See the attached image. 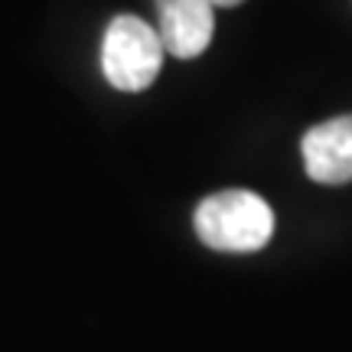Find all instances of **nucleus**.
<instances>
[{"label": "nucleus", "instance_id": "nucleus-1", "mask_svg": "<svg viewBox=\"0 0 352 352\" xmlns=\"http://www.w3.org/2000/svg\"><path fill=\"white\" fill-rule=\"evenodd\" d=\"M192 226L202 245L226 254H248L264 248L274 235L271 206L248 189H226L196 206Z\"/></svg>", "mask_w": 352, "mask_h": 352}, {"label": "nucleus", "instance_id": "nucleus-2", "mask_svg": "<svg viewBox=\"0 0 352 352\" xmlns=\"http://www.w3.org/2000/svg\"><path fill=\"white\" fill-rule=\"evenodd\" d=\"M164 39L140 16H114L101 39V72L118 91H144L160 76Z\"/></svg>", "mask_w": 352, "mask_h": 352}, {"label": "nucleus", "instance_id": "nucleus-3", "mask_svg": "<svg viewBox=\"0 0 352 352\" xmlns=\"http://www.w3.org/2000/svg\"><path fill=\"white\" fill-rule=\"evenodd\" d=\"M303 166L314 183L340 186L352 183V114L329 118L323 124L310 127L300 144Z\"/></svg>", "mask_w": 352, "mask_h": 352}, {"label": "nucleus", "instance_id": "nucleus-4", "mask_svg": "<svg viewBox=\"0 0 352 352\" xmlns=\"http://www.w3.org/2000/svg\"><path fill=\"white\" fill-rule=\"evenodd\" d=\"M160 13L164 50L176 59H196L209 50L215 30L212 0H153Z\"/></svg>", "mask_w": 352, "mask_h": 352}, {"label": "nucleus", "instance_id": "nucleus-5", "mask_svg": "<svg viewBox=\"0 0 352 352\" xmlns=\"http://www.w3.org/2000/svg\"><path fill=\"white\" fill-rule=\"evenodd\" d=\"M212 3H215V7H239L241 0H212Z\"/></svg>", "mask_w": 352, "mask_h": 352}]
</instances>
